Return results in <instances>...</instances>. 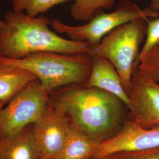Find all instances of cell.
<instances>
[{
  "label": "cell",
  "mask_w": 159,
  "mask_h": 159,
  "mask_svg": "<svg viewBox=\"0 0 159 159\" xmlns=\"http://www.w3.org/2000/svg\"><path fill=\"white\" fill-rule=\"evenodd\" d=\"M68 86L52 96L51 94V102L63 110L74 126L96 142L113 136L123 119L125 104L98 88L84 84Z\"/></svg>",
  "instance_id": "obj_1"
},
{
  "label": "cell",
  "mask_w": 159,
  "mask_h": 159,
  "mask_svg": "<svg viewBox=\"0 0 159 159\" xmlns=\"http://www.w3.org/2000/svg\"><path fill=\"white\" fill-rule=\"evenodd\" d=\"M5 26L0 32V56L19 60L40 52L68 54H89L92 48L85 42L66 39L49 28L51 21L43 16L30 17L12 10L4 16Z\"/></svg>",
  "instance_id": "obj_2"
},
{
  "label": "cell",
  "mask_w": 159,
  "mask_h": 159,
  "mask_svg": "<svg viewBox=\"0 0 159 159\" xmlns=\"http://www.w3.org/2000/svg\"><path fill=\"white\" fill-rule=\"evenodd\" d=\"M0 66L28 70L51 93L64 86L85 85L91 72L92 57L89 54L40 52L19 60L0 56Z\"/></svg>",
  "instance_id": "obj_3"
},
{
  "label": "cell",
  "mask_w": 159,
  "mask_h": 159,
  "mask_svg": "<svg viewBox=\"0 0 159 159\" xmlns=\"http://www.w3.org/2000/svg\"><path fill=\"white\" fill-rule=\"evenodd\" d=\"M147 20L136 19L120 25L92 47L90 53L91 57L105 58L113 64L127 93L139 48L146 35Z\"/></svg>",
  "instance_id": "obj_4"
},
{
  "label": "cell",
  "mask_w": 159,
  "mask_h": 159,
  "mask_svg": "<svg viewBox=\"0 0 159 159\" xmlns=\"http://www.w3.org/2000/svg\"><path fill=\"white\" fill-rule=\"evenodd\" d=\"M158 17L159 12L154 11L149 7L142 9L129 0H121L115 11L108 13L100 12L85 24L70 25L58 20H53L51 26L56 32L66 35L70 40L85 42L94 47L120 25L136 19Z\"/></svg>",
  "instance_id": "obj_5"
},
{
  "label": "cell",
  "mask_w": 159,
  "mask_h": 159,
  "mask_svg": "<svg viewBox=\"0 0 159 159\" xmlns=\"http://www.w3.org/2000/svg\"><path fill=\"white\" fill-rule=\"evenodd\" d=\"M51 93L35 80L0 107V139L11 136L33 125L48 107Z\"/></svg>",
  "instance_id": "obj_6"
},
{
  "label": "cell",
  "mask_w": 159,
  "mask_h": 159,
  "mask_svg": "<svg viewBox=\"0 0 159 159\" xmlns=\"http://www.w3.org/2000/svg\"><path fill=\"white\" fill-rule=\"evenodd\" d=\"M128 94L130 120L144 127L159 125V82L137 67Z\"/></svg>",
  "instance_id": "obj_7"
},
{
  "label": "cell",
  "mask_w": 159,
  "mask_h": 159,
  "mask_svg": "<svg viewBox=\"0 0 159 159\" xmlns=\"http://www.w3.org/2000/svg\"><path fill=\"white\" fill-rule=\"evenodd\" d=\"M159 148V125L144 127L131 120L113 136L98 144L93 159L114 154L142 152Z\"/></svg>",
  "instance_id": "obj_8"
},
{
  "label": "cell",
  "mask_w": 159,
  "mask_h": 159,
  "mask_svg": "<svg viewBox=\"0 0 159 159\" xmlns=\"http://www.w3.org/2000/svg\"><path fill=\"white\" fill-rule=\"evenodd\" d=\"M71 122L61 108L50 102L45 113L33 125L41 159H56L60 153Z\"/></svg>",
  "instance_id": "obj_9"
},
{
  "label": "cell",
  "mask_w": 159,
  "mask_h": 159,
  "mask_svg": "<svg viewBox=\"0 0 159 159\" xmlns=\"http://www.w3.org/2000/svg\"><path fill=\"white\" fill-rule=\"evenodd\" d=\"M85 85L96 87L118 97L129 106L130 100L127 91L113 64L107 59L101 57H92V67Z\"/></svg>",
  "instance_id": "obj_10"
},
{
  "label": "cell",
  "mask_w": 159,
  "mask_h": 159,
  "mask_svg": "<svg viewBox=\"0 0 159 159\" xmlns=\"http://www.w3.org/2000/svg\"><path fill=\"white\" fill-rule=\"evenodd\" d=\"M33 125L11 136L0 139V159H41Z\"/></svg>",
  "instance_id": "obj_11"
},
{
  "label": "cell",
  "mask_w": 159,
  "mask_h": 159,
  "mask_svg": "<svg viewBox=\"0 0 159 159\" xmlns=\"http://www.w3.org/2000/svg\"><path fill=\"white\" fill-rule=\"evenodd\" d=\"M37 79L28 70L0 66V107H4L17 93Z\"/></svg>",
  "instance_id": "obj_12"
},
{
  "label": "cell",
  "mask_w": 159,
  "mask_h": 159,
  "mask_svg": "<svg viewBox=\"0 0 159 159\" xmlns=\"http://www.w3.org/2000/svg\"><path fill=\"white\" fill-rule=\"evenodd\" d=\"M98 144L71 123L64 146L56 159L93 158Z\"/></svg>",
  "instance_id": "obj_13"
},
{
  "label": "cell",
  "mask_w": 159,
  "mask_h": 159,
  "mask_svg": "<svg viewBox=\"0 0 159 159\" xmlns=\"http://www.w3.org/2000/svg\"><path fill=\"white\" fill-rule=\"evenodd\" d=\"M70 7V14L74 20L88 22L102 9L113 7L116 0H74Z\"/></svg>",
  "instance_id": "obj_14"
},
{
  "label": "cell",
  "mask_w": 159,
  "mask_h": 159,
  "mask_svg": "<svg viewBox=\"0 0 159 159\" xmlns=\"http://www.w3.org/2000/svg\"><path fill=\"white\" fill-rule=\"evenodd\" d=\"M74 0H11L13 10L37 17L54 6Z\"/></svg>",
  "instance_id": "obj_15"
},
{
  "label": "cell",
  "mask_w": 159,
  "mask_h": 159,
  "mask_svg": "<svg viewBox=\"0 0 159 159\" xmlns=\"http://www.w3.org/2000/svg\"><path fill=\"white\" fill-rule=\"evenodd\" d=\"M159 44V17L147 20V32L142 48L134 63V68L137 67L142 57L155 46Z\"/></svg>",
  "instance_id": "obj_16"
},
{
  "label": "cell",
  "mask_w": 159,
  "mask_h": 159,
  "mask_svg": "<svg viewBox=\"0 0 159 159\" xmlns=\"http://www.w3.org/2000/svg\"><path fill=\"white\" fill-rule=\"evenodd\" d=\"M137 67L159 82V44L142 57Z\"/></svg>",
  "instance_id": "obj_17"
},
{
  "label": "cell",
  "mask_w": 159,
  "mask_h": 159,
  "mask_svg": "<svg viewBox=\"0 0 159 159\" xmlns=\"http://www.w3.org/2000/svg\"><path fill=\"white\" fill-rule=\"evenodd\" d=\"M110 159H159V148L136 152H125L108 156Z\"/></svg>",
  "instance_id": "obj_18"
},
{
  "label": "cell",
  "mask_w": 159,
  "mask_h": 159,
  "mask_svg": "<svg viewBox=\"0 0 159 159\" xmlns=\"http://www.w3.org/2000/svg\"><path fill=\"white\" fill-rule=\"evenodd\" d=\"M149 7L155 11L159 12V0H150Z\"/></svg>",
  "instance_id": "obj_19"
},
{
  "label": "cell",
  "mask_w": 159,
  "mask_h": 159,
  "mask_svg": "<svg viewBox=\"0 0 159 159\" xmlns=\"http://www.w3.org/2000/svg\"><path fill=\"white\" fill-rule=\"evenodd\" d=\"M5 26V23L4 20H0V32L4 29Z\"/></svg>",
  "instance_id": "obj_20"
},
{
  "label": "cell",
  "mask_w": 159,
  "mask_h": 159,
  "mask_svg": "<svg viewBox=\"0 0 159 159\" xmlns=\"http://www.w3.org/2000/svg\"><path fill=\"white\" fill-rule=\"evenodd\" d=\"M110 159V157H104V158H102V159Z\"/></svg>",
  "instance_id": "obj_21"
}]
</instances>
